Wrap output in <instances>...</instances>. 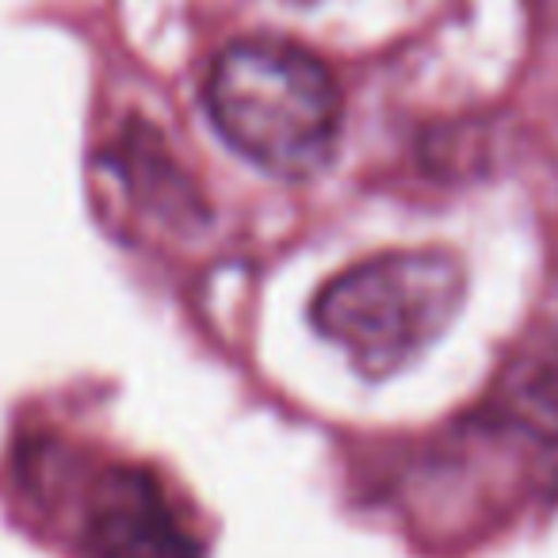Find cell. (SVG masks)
I'll list each match as a JSON object with an SVG mask.
<instances>
[{
	"label": "cell",
	"mask_w": 558,
	"mask_h": 558,
	"mask_svg": "<svg viewBox=\"0 0 558 558\" xmlns=\"http://www.w3.org/2000/svg\"><path fill=\"white\" fill-rule=\"evenodd\" d=\"M207 111L226 142L279 180H311L333 161L341 93L329 70L283 39H241L215 58Z\"/></svg>",
	"instance_id": "obj_1"
},
{
	"label": "cell",
	"mask_w": 558,
	"mask_h": 558,
	"mask_svg": "<svg viewBox=\"0 0 558 558\" xmlns=\"http://www.w3.org/2000/svg\"><path fill=\"white\" fill-rule=\"evenodd\" d=\"M466 299V271L444 248H398L352 264L314 299V326L349 360L383 379L444 337Z\"/></svg>",
	"instance_id": "obj_2"
},
{
	"label": "cell",
	"mask_w": 558,
	"mask_h": 558,
	"mask_svg": "<svg viewBox=\"0 0 558 558\" xmlns=\"http://www.w3.org/2000/svg\"><path fill=\"white\" fill-rule=\"evenodd\" d=\"M88 558H203L199 539L146 466H108L85 501Z\"/></svg>",
	"instance_id": "obj_3"
},
{
	"label": "cell",
	"mask_w": 558,
	"mask_h": 558,
	"mask_svg": "<svg viewBox=\"0 0 558 558\" xmlns=\"http://www.w3.org/2000/svg\"><path fill=\"white\" fill-rule=\"evenodd\" d=\"M501 413L524 433L558 444V326L535 333L501 379Z\"/></svg>",
	"instance_id": "obj_4"
}]
</instances>
